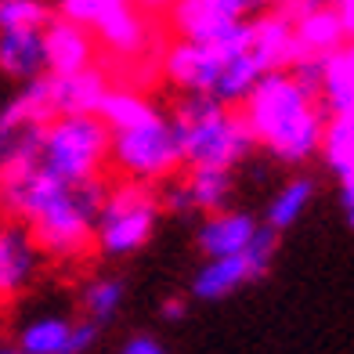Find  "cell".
Wrapping results in <instances>:
<instances>
[{"instance_id": "obj_1", "label": "cell", "mask_w": 354, "mask_h": 354, "mask_svg": "<svg viewBox=\"0 0 354 354\" xmlns=\"http://www.w3.org/2000/svg\"><path fill=\"white\" fill-rule=\"evenodd\" d=\"M293 19H286L279 8H268L224 40H170L159 55V73L177 91V98L188 94V98H210L239 109L268 73L293 69Z\"/></svg>"}, {"instance_id": "obj_2", "label": "cell", "mask_w": 354, "mask_h": 354, "mask_svg": "<svg viewBox=\"0 0 354 354\" xmlns=\"http://www.w3.org/2000/svg\"><path fill=\"white\" fill-rule=\"evenodd\" d=\"M239 116L253 138V149H261L264 156H271V163L289 170H300L318 159L322 134L329 123L318 91L293 69L268 73L239 105Z\"/></svg>"}, {"instance_id": "obj_3", "label": "cell", "mask_w": 354, "mask_h": 354, "mask_svg": "<svg viewBox=\"0 0 354 354\" xmlns=\"http://www.w3.org/2000/svg\"><path fill=\"white\" fill-rule=\"evenodd\" d=\"M98 120L109 127V167L120 181L163 188L181 174V141L170 112L131 84H112L98 105Z\"/></svg>"}, {"instance_id": "obj_4", "label": "cell", "mask_w": 354, "mask_h": 354, "mask_svg": "<svg viewBox=\"0 0 354 354\" xmlns=\"http://www.w3.org/2000/svg\"><path fill=\"white\" fill-rule=\"evenodd\" d=\"M167 112L174 120L177 141H181L185 167L235 174L243 163H250V156L257 152L243 116H239V109H232V105L181 94Z\"/></svg>"}, {"instance_id": "obj_5", "label": "cell", "mask_w": 354, "mask_h": 354, "mask_svg": "<svg viewBox=\"0 0 354 354\" xmlns=\"http://www.w3.org/2000/svg\"><path fill=\"white\" fill-rule=\"evenodd\" d=\"M163 217L159 188L138 181H116L105 188L98 221H94V253L102 261H127L152 243Z\"/></svg>"}, {"instance_id": "obj_6", "label": "cell", "mask_w": 354, "mask_h": 354, "mask_svg": "<svg viewBox=\"0 0 354 354\" xmlns=\"http://www.w3.org/2000/svg\"><path fill=\"white\" fill-rule=\"evenodd\" d=\"M37 167L66 185L102 181L109 167V127L98 116H55L37 138Z\"/></svg>"}, {"instance_id": "obj_7", "label": "cell", "mask_w": 354, "mask_h": 354, "mask_svg": "<svg viewBox=\"0 0 354 354\" xmlns=\"http://www.w3.org/2000/svg\"><path fill=\"white\" fill-rule=\"evenodd\" d=\"M55 15L84 26L116 66H131L152 55L156 22L131 0H55Z\"/></svg>"}, {"instance_id": "obj_8", "label": "cell", "mask_w": 354, "mask_h": 354, "mask_svg": "<svg viewBox=\"0 0 354 354\" xmlns=\"http://www.w3.org/2000/svg\"><path fill=\"white\" fill-rule=\"evenodd\" d=\"M275 253H279V235L261 228V235H257L243 253L199 261V268L192 271V279H188V297L196 304L228 300V297L239 293V289L261 282L271 271V264H275Z\"/></svg>"}, {"instance_id": "obj_9", "label": "cell", "mask_w": 354, "mask_h": 354, "mask_svg": "<svg viewBox=\"0 0 354 354\" xmlns=\"http://www.w3.org/2000/svg\"><path fill=\"white\" fill-rule=\"evenodd\" d=\"M261 11L253 0H177L167 11V29L174 40L214 44L232 37L243 22Z\"/></svg>"}, {"instance_id": "obj_10", "label": "cell", "mask_w": 354, "mask_h": 354, "mask_svg": "<svg viewBox=\"0 0 354 354\" xmlns=\"http://www.w3.org/2000/svg\"><path fill=\"white\" fill-rule=\"evenodd\" d=\"M235 196V177L224 170H199V167H181L170 181L159 188L163 214L174 217H210L232 206Z\"/></svg>"}, {"instance_id": "obj_11", "label": "cell", "mask_w": 354, "mask_h": 354, "mask_svg": "<svg viewBox=\"0 0 354 354\" xmlns=\"http://www.w3.org/2000/svg\"><path fill=\"white\" fill-rule=\"evenodd\" d=\"M98 333L91 322L62 315V311H40L29 315L19 333H15V344L22 354H87L98 344Z\"/></svg>"}, {"instance_id": "obj_12", "label": "cell", "mask_w": 354, "mask_h": 354, "mask_svg": "<svg viewBox=\"0 0 354 354\" xmlns=\"http://www.w3.org/2000/svg\"><path fill=\"white\" fill-rule=\"evenodd\" d=\"M47 257L40 253L33 232L19 221L0 217V304L26 297L37 286Z\"/></svg>"}, {"instance_id": "obj_13", "label": "cell", "mask_w": 354, "mask_h": 354, "mask_svg": "<svg viewBox=\"0 0 354 354\" xmlns=\"http://www.w3.org/2000/svg\"><path fill=\"white\" fill-rule=\"evenodd\" d=\"M44 58H47V76H73L98 66V44L84 26L55 15L44 29Z\"/></svg>"}, {"instance_id": "obj_14", "label": "cell", "mask_w": 354, "mask_h": 354, "mask_svg": "<svg viewBox=\"0 0 354 354\" xmlns=\"http://www.w3.org/2000/svg\"><path fill=\"white\" fill-rule=\"evenodd\" d=\"M58 116L55 112V94H51V76H40L33 84L15 87L4 105H0V138H22L37 134Z\"/></svg>"}, {"instance_id": "obj_15", "label": "cell", "mask_w": 354, "mask_h": 354, "mask_svg": "<svg viewBox=\"0 0 354 354\" xmlns=\"http://www.w3.org/2000/svg\"><path fill=\"white\" fill-rule=\"evenodd\" d=\"M261 217H253L250 210H239V206H228L221 214H210L199 221L196 228V250L203 261H214V257H232L243 253L257 235H261Z\"/></svg>"}, {"instance_id": "obj_16", "label": "cell", "mask_w": 354, "mask_h": 354, "mask_svg": "<svg viewBox=\"0 0 354 354\" xmlns=\"http://www.w3.org/2000/svg\"><path fill=\"white\" fill-rule=\"evenodd\" d=\"M47 76L44 29H0V80L22 87Z\"/></svg>"}, {"instance_id": "obj_17", "label": "cell", "mask_w": 354, "mask_h": 354, "mask_svg": "<svg viewBox=\"0 0 354 354\" xmlns=\"http://www.w3.org/2000/svg\"><path fill=\"white\" fill-rule=\"evenodd\" d=\"M315 91L329 116H354V40L318 62Z\"/></svg>"}, {"instance_id": "obj_18", "label": "cell", "mask_w": 354, "mask_h": 354, "mask_svg": "<svg viewBox=\"0 0 354 354\" xmlns=\"http://www.w3.org/2000/svg\"><path fill=\"white\" fill-rule=\"evenodd\" d=\"M315 196H318V185H315L311 174L286 177V181L271 192V199H268L264 214H261V224L268 232H275V235L297 228V224L308 217V210L315 206Z\"/></svg>"}, {"instance_id": "obj_19", "label": "cell", "mask_w": 354, "mask_h": 354, "mask_svg": "<svg viewBox=\"0 0 354 354\" xmlns=\"http://www.w3.org/2000/svg\"><path fill=\"white\" fill-rule=\"evenodd\" d=\"M109 73L102 66L73 73V76H51L55 112L58 116H98V105L109 94Z\"/></svg>"}, {"instance_id": "obj_20", "label": "cell", "mask_w": 354, "mask_h": 354, "mask_svg": "<svg viewBox=\"0 0 354 354\" xmlns=\"http://www.w3.org/2000/svg\"><path fill=\"white\" fill-rule=\"evenodd\" d=\"M293 44H297V62H322L340 44H347V33L340 19H336V11L326 8V11L304 15V19H293Z\"/></svg>"}, {"instance_id": "obj_21", "label": "cell", "mask_w": 354, "mask_h": 354, "mask_svg": "<svg viewBox=\"0 0 354 354\" xmlns=\"http://www.w3.org/2000/svg\"><path fill=\"white\" fill-rule=\"evenodd\" d=\"M123 304H127V282L120 275H94L80 286V318L91 322L94 329L116 322Z\"/></svg>"}, {"instance_id": "obj_22", "label": "cell", "mask_w": 354, "mask_h": 354, "mask_svg": "<svg viewBox=\"0 0 354 354\" xmlns=\"http://www.w3.org/2000/svg\"><path fill=\"white\" fill-rule=\"evenodd\" d=\"M318 159L336 177V188L354 185V116H329Z\"/></svg>"}, {"instance_id": "obj_23", "label": "cell", "mask_w": 354, "mask_h": 354, "mask_svg": "<svg viewBox=\"0 0 354 354\" xmlns=\"http://www.w3.org/2000/svg\"><path fill=\"white\" fill-rule=\"evenodd\" d=\"M51 19V0H0V29H47Z\"/></svg>"}, {"instance_id": "obj_24", "label": "cell", "mask_w": 354, "mask_h": 354, "mask_svg": "<svg viewBox=\"0 0 354 354\" xmlns=\"http://www.w3.org/2000/svg\"><path fill=\"white\" fill-rule=\"evenodd\" d=\"M116 354H170V347L159 340V336H152V333H134V336H127V340L116 347Z\"/></svg>"}, {"instance_id": "obj_25", "label": "cell", "mask_w": 354, "mask_h": 354, "mask_svg": "<svg viewBox=\"0 0 354 354\" xmlns=\"http://www.w3.org/2000/svg\"><path fill=\"white\" fill-rule=\"evenodd\" d=\"M336 0H279V11L286 15V19H304V15H311V11H326L333 8Z\"/></svg>"}, {"instance_id": "obj_26", "label": "cell", "mask_w": 354, "mask_h": 354, "mask_svg": "<svg viewBox=\"0 0 354 354\" xmlns=\"http://www.w3.org/2000/svg\"><path fill=\"white\" fill-rule=\"evenodd\" d=\"M159 315H163L167 322H181V318L188 315V300H181V297H167L163 304H159Z\"/></svg>"}, {"instance_id": "obj_27", "label": "cell", "mask_w": 354, "mask_h": 354, "mask_svg": "<svg viewBox=\"0 0 354 354\" xmlns=\"http://www.w3.org/2000/svg\"><path fill=\"white\" fill-rule=\"evenodd\" d=\"M333 11H336V19H340V26H344L347 40H354V0H336Z\"/></svg>"}, {"instance_id": "obj_28", "label": "cell", "mask_w": 354, "mask_h": 354, "mask_svg": "<svg viewBox=\"0 0 354 354\" xmlns=\"http://www.w3.org/2000/svg\"><path fill=\"white\" fill-rule=\"evenodd\" d=\"M336 199H340V214H344V224L354 232V185L347 188H336Z\"/></svg>"}, {"instance_id": "obj_29", "label": "cell", "mask_w": 354, "mask_h": 354, "mask_svg": "<svg viewBox=\"0 0 354 354\" xmlns=\"http://www.w3.org/2000/svg\"><path fill=\"white\" fill-rule=\"evenodd\" d=\"M131 4H138L141 11H149V15H156V11H163V15H167V11L177 4V0H131Z\"/></svg>"}, {"instance_id": "obj_30", "label": "cell", "mask_w": 354, "mask_h": 354, "mask_svg": "<svg viewBox=\"0 0 354 354\" xmlns=\"http://www.w3.org/2000/svg\"><path fill=\"white\" fill-rule=\"evenodd\" d=\"M0 354H22V351H19V344L11 340V344H0Z\"/></svg>"}, {"instance_id": "obj_31", "label": "cell", "mask_w": 354, "mask_h": 354, "mask_svg": "<svg viewBox=\"0 0 354 354\" xmlns=\"http://www.w3.org/2000/svg\"><path fill=\"white\" fill-rule=\"evenodd\" d=\"M253 4H257V8H261V11H268V8H275V4H279V0H253Z\"/></svg>"}, {"instance_id": "obj_32", "label": "cell", "mask_w": 354, "mask_h": 354, "mask_svg": "<svg viewBox=\"0 0 354 354\" xmlns=\"http://www.w3.org/2000/svg\"><path fill=\"white\" fill-rule=\"evenodd\" d=\"M0 105H4V94H0Z\"/></svg>"}, {"instance_id": "obj_33", "label": "cell", "mask_w": 354, "mask_h": 354, "mask_svg": "<svg viewBox=\"0 0 354 354\" xmlns=\"http://www.w3.org/2000/svg\"><path fill=\"white\" fill-rule=\"evenodd\" d=\"M0 311H4V304H0Z\"/></svg>"}]
</instances>
